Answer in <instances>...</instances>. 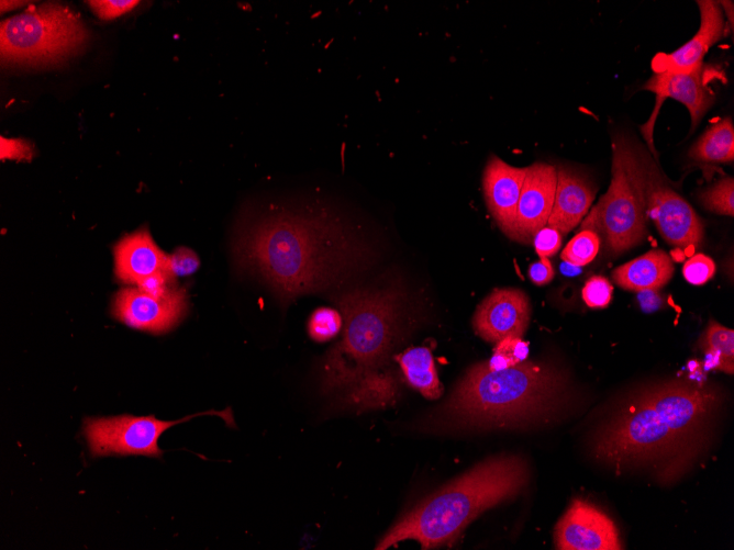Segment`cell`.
<instances>
[{
    "mask_svg": "<svg viewBox=\"0 0 734 550\" xmlns=\"http://www.w3.org/2000/svg\"><path fill=\"white\" fill-rule=\"evenodd\" d=\"M525 173L526 167H513L497 156L489 158L483 170L482 187L486 203L501 231L511 239L514 235L516 206Z\"/></svg>",
    "mask_w": 734,
    "mask_h": 550,
    "instance_id": "cell-16",
    "label": "cell"
},
{
    "mask_svg": "<svg viewBox=\"0 0 734 550\" xmlns=\"http://www.w3.org/2000/svg\"><path fill=\"white\" fill-rule=\"evenodd\" d=\"M215 415L227 426L235 427L230 407L223 411H207L188 415L177 420H160L155 416L119 415L114 417H89L84 422V435L91 457L138 454L160 458L159 436L168 428L197 416Z\"/></svg>",
    "mask_w": 734,
    "mask_h": 550,
    "instance_id": "cell-8",
    "label": "cell"
},
{
    "mask_svg": "<svg viewBox=\"0 0 734 550\" xmlns=\"http://www.w3.org/2000/svg\"><path fill=\"white\" fill-rule=\"evenodd\" d=\"M529 277L536 285H544L554 278V269L548 258H541L529 268Z\"/></svg>",
    "mask_w": 734,
    "mask_h": 550,
    "instance_id": "cell-33",
    "label": "cell"
},
{
    "mask_svg": "<svg viewBox=\"0 0 734 550\" xmlns=\"http://www.w3.org/2000/svg\"><path fill=\"white\" fill-rule=\"evenodd\" d=\"M531 315L527 295L520 289H494L478 305L472 317L475 332L489 343L509 337H522Z\"/></svg>",
    "mask_w": 734,
    "mask_h": 550,
    "instance_id": "cell-13",
    "label": "cell"
},
{
    "mask_svg": "<svg viewBox=\"0 0 734 550\" xmlns=\"http://www.w3.org/2000/svg\"><path fill=\"white\" fill-rule=\"evenodd\" d=\"M114 272L116 278L131 285L144 279L169 271V255L153 240L146 227L123 236L113 247Z\"/></svg>",
    "mask_w": 734,
    "mask_h": 550,
    "instance_id": "cell-17",
    "label": "cell"
},
{
    "mask_svg": "<svg viewBox=\"0 0 734 550\" xmlns=\"http://www.w3.org/2000/svg\"><path fill=\"white\" fill-rule=\"evenodd\" d=\"M529 479L530 469L522 457L488 458L421 500L397 520L375 549H388L408 539L418 541L422 549L449 543L481 513L515 497Z\"/></svg>",
    "mask_w": 734,
    "mask_h": 550,
    "instance_id": "cell-5",
    "label": "cell"
},
{
    "mask_svg": "<svg viewBox=\"0 0 734 550\" xmlns=\"http://www.w3.org/2000/svg\"><path fill=\"white\" fill-rule=\"evenodd\" d=\"M699 347L710 356L712 367L732 374L734 372V330L711 319L702 334Z\"/></svg>",
    "mask_w": 734,
    "mask_h": 550,
    "instance_id": "cell-22",
    "label": "cell"
},
{
    "mask_svg": "<svg viewBox=\"0 0 734 550\" xmlns=\"http://www.w3.org/2000/svg\"><path fill=\"white\" fill-rule=\"evenodd\" d=\"M557 183V170L545 162L526 167L516 206L513 239L530 243L547 224Z\"/></svg>",
    "mask_w": 734,
    "mask_h": 550,
    "instance_id": "cell-14",
    "label": "cell"
},
{
    "mask_svg": "<svg viewBox=\"0 0 734 550\" xmlns=\"http://www.w3.org/2000/svg\"><path fill=\"white\" fill-rule=\"evenodd\" d=\"M405 382L429 400L440 399L443 386L440 382L432 352L427 347H411L397 355Z\"/></svg>",
    "mask_w": 734,
    "mask_h": 550,
    "instance_id": "cell-20",
    "label": "cell"
},
{
    "mask_svg": "<svg viewBox=\"0 0 734 550\" xmlns=\"http://www.w3.org/2000/svg\"><path fill=\"white\" fill-rule=\"evenodd\" d=\"M236 250L242 266L282 301L325 290L368 256L342 221L316 204L270 206L243 229Z\"/></svg>",
    "mask_w": 734,
    "mask_h": 550,
    "instance_id": "cell-2",
    "label": "cell"
},
{
    "mask_svg": "<svg viewBox=\"0 0 734 550\" xmlns=\"http://www.w3.org/2000/svg\"><path fill=\"white\" fill-rule=\"evenodd\" d=\"M554 541L560 550H621L614 521L583 498H574L558 520Z\"/></svg>",
    "mask_w": 734,
    "mask_h": 550,
    "instance_id": "cell-10",
    "label": "cell"
},
{
    "mask_svg": "<svg viewBox=\"0 0 734 550\" xmlns=\"http://www.w3.org/2000/svg\"><path fill=\"white\" fill-rule=\"evenodd\" d=\"M674 273L672 261L661 249H652L646 254L615 268L613 281L631 291L658 290Z\"/></svg>",
    "mask_w": 734,
    "mask_h": 550,
    "instance_id": "cell-19",
    "label": "cell"
},
{
    "mask_svg": "<svg viewBox=\"0 0 734 550\" xmlns=\"http://www.w3.org/2000/svg\"><path fill=\"white\" fill-rule=\"evenodd\" d=\"M88 40V30L68 7L54 2L30 5L1 21V60L14 66L58 64L84 48Z\"/></svg>",
    "mask_w": 734,
    "mask_h": 550,
    "instance_id": "cell-7",
    "label": "cell"
},
{
    "mask_svg": "<svg viewBox=\"0 0 734 550\" xmlns=\"http://www.w3.org/2000/svg\"><path fill=\"white\" fill-rule=\"evenodd\" d=\"M700 9V27L693 37L670 54H657L652 61L654 72H690L703 66L708 49L724 34L723 10L720 2L697 1Z\"/></svg>",
    "mask_w": 734,
    "mask_h": 550,
    "instance_id": "cell-15",
    "label": "cell"
},
{
    "mask_svg": "<svg viewBox=\"0 0 734 550\" xmlns=\"http://www.w3.org/2000/svg\"><path fill=\"white\" fill-rule=\"evenodd\" d=\"M638 293H641L638 300L643 311L654 312L661 306L663 300L659 294H657V290H645Z\"/></svg>",
    "mask_w": 734,
    "mask_h": 550,
    "instance_id": "cell-34",
    "label": "cell"
},
{
    "mask_svg": "<svg viewBox=\"0 0 734 550\" xmlns=\"http://www.w3.org/2000/svg\"><path fill=\"white\" fill-rule=\"evenodd\" d=\"M92 12L101 20H113L135 8L137 0H91L87 1Z\"/></svg>",
    "mask_w": 734,
    "mask_h": 550,
    "instance_id": "cell-28",
    "label": "cell"
},
{
    "mask_svg": "<svg viewBox=\"0 0 734 550\" xmlns=\"http://www.w3.org/2000/svg\"><path fill=\"white\" fill-rule=\"evenodd\" d=\"M599 247V235L593 231L582 229L568 242L560 257L570 266L581 267L593 260Z\"/></svg>",
    "mask_w": 734,
    "mask_h": 550,
    "instance_id": "cell-23",
    "label": "cell"
},
{
    "mask_svg": "<svg viewBox=\"0 0 734 550\" xmlns=\"http://www.w3.org/2000/svg\"><path fill=\"white\" fill-rule=\"evenodd\" d=\"M612 293L613 287L608 279L593 276L587 280L582 289V299L589 307L603 308L611 302Z\"/></svg>",
    "mask_w": 734,
    "mask_h": 550,
    "instance_id": "cell-26",
    "label": "cell"
},
{
    "mask_svg": "<svg viewBox=\"0 0 734 550\" xmlns=\"http://www.w3.org/2000/svg\"><path fill=\"white\" fill-rule=\"evenodd\" d=\"M689 156L704 162H732L734 127L730 117L712 124L689 150Z\"/></svg>",
    "mask_w": 734,
    "mask_h": 550,
    "instance_id": "cell-21",
    "label": "cell"
},
{
    "mask_svg": "<svg viewBox=\"0 0 734 550\" xmlns=\"http://www.w3.org/2000/svg\"><path fill=\"white\" fill-rule=\"evenodd\" d=\"M337 305L342 337L322 361V391L357 411L392 405L400 388L391 359L408 328L403 292L396 285L359 287L342 293Z\"/></svg>",
    "mask_w": 734,
    "mask_h": 550,
    "instance_id": "cell-3",
    "label": "cell"
},
{
    "mask_svg": "<svg viewBox=\"0 0 734 550\" xmlns=\"http://www.w3.org/2000/svg\"><path fill=\"white\" fill-rule=\"evenodd\" d=\"M714 272L715 265L713 260L703 254L692 256L682 267L685 279L694 285L705 283L713 277Z\"/></svg>",
    "mask_w": 734,
    "mask_h": 550,
    "instance_id": "cell-27",
    "label": "cell"
},
{
    "mask_svg": "<svg viewBox=\"0 0 734 550\" xmlns=\"http://www.w3.org/2000/svg\"><path fill=\"white\" fill-rule=\"evenodd\" d=\"M34 146L22 138H5L1 136V159L32 160Z\"/></svg>",
    "mask_w": 734,
    "mask_h": 550,
    "instance_id": "cell-32",
    "label": "cell"
},
{
    "mask_svg": "<svg viewBox=\"0 0 734 550\" xmlns=\"http://www.w3.org/2000/svg\"><path fill=\"white\" fill-rule=\"evenodd\" d=\"M493 351L502 355L512 366H515L526 360L529 356V344L520 337L509 336L496 343Z\"/></svg>",
    "mask_w": 734,
    "mask_h": 550,
    "instance_id": "cell-30",
    "label": "cell"
},
{
    "mask_svg": "<svg viewBox=\"0 0 734 550\" xmlns=\"http://www.w3.org/2000/svg\"><path fill=\"white\" fill-rule=\"evenodd\" d=\"M343 327V318L337 310L319 307L313 311L308 321L310 337L319 343L334 338Z\"/></svg>",
    "mask_w": 734,
    "mask_h": 550,
    "instance_id": "cell-24",
    "label": "cell"
},
{
    "mask_svg": "<svg viewBox=\"0 0 734 550\" xmlns=\"http://www.w3.org/2000/svg\"><path fill=\"white\" fill-rule=\"evenodd\" d=\"M593 199L594 188L583 176L560 167L547 224L560 233L571 231L587 214Z\"/></svg>",
    "mask_w": 734,
    "mask_h": 550,
    "instance_id": "cell-18",
    "label": "cell"
},
{
    "mask_svg": "<svg viewBox=\"0 0 734 550\" xmlns=\"http://www.w3.org/2000/svg\"><path fill=\"white\" fill-rule=\"evenodd\" d=\"M187 305L184 289L176 288L163 298H155L138 288H125L114 298L113 315L132 328L162 334L179 323Z\"/></svg>",
    "mask_w": 734,
    "mask_h": 550,
    "instance_id": "cell-11",
    "label": "cell"
},
{
    "mask_svg": "<svg viewBox=\"0 0 734 550\" xmlns=\"http://www.w3.org/2000/svg\"><path fill=\"white\" fill-rule=\"evenodd\" d=\"M570 401L568 380L553 364L525 360L494 371L481 361L422 425L436 431L527 428L558 419Z\"/></svg>",
    "mask_w": 734,
    "mask_h": 550,
    "instance_id": "cell-4",
    "label": "cell"
},
{
    "mask_svg": "<svg viewBox=\"0 0 734 550\" xmlns=\"http://www.w3.org/2000/svg\"><path fill=\"white\" fill-rule=\"evenodd\" d=\"M721 403L716 389L689 380L636 390L597 425L591 454L618 474L648 469L659 482H675L709 447Z\"/></svg>",
    "mask_w": 734,
    "mask_h": 550,
    "instance_id": "cell-1",
    "label": "cell"
},
{
    "mask_svg": "<svg viewBox=\"0 0 734 550\" xmlns=\"http://www.w3.org/2000/svg\"><path fill=\"white\" fill-rule=\"evenodd\" d=\"M200 266L197 254L187 247H178L169 255L168 268L174 277L192 274Z\"/></svg>",
    "mask_w": 734,
    "mask_h": 550,
    "instance_id": "cell-29",
    "label": "cell"
},
{
    "mask_svg": "<svg viewBox=\"0 0 734 550\" xmlns=\"http://www.w3.org/2000/svg\"><path fill=\"white\" fill-rule=\"evenodd\" d=\"M534 248L541 258L556 254L561 245V234L554 227H543L533 237Z\"/></svg>",
    "mask_w": 734,
    "mask_h": 550,
    "instance_id": "cell-31",
    "label": "cell"
},
{
    "mask_svg": "<svg viewBox=\"0 0 734 550\" xmlns=\"http://www.w3.org/2000/svg\"><path fill=\"white\" fill-rule=\"evenodd\" d=\"M705 209L723 215H734V180L732 177L721 179L700 195Z\"/></svg>",
    "mask_w": 734,
    "mask_h": 550,
    "instance_id": "cell-25",
    "label": "cell"
},
{
    "mask_svg": "<svg viewBox=\"0 0 734 550\" xmlns=\"http://www.w3.org/2000/svg\"><path fill=\"white\" fill-rule=\"evenodd\" d=\"M710 75L703 66L690 72H655L643 86V89L656 94V105L652 117L642 126L644 138L655 158L657 153L653 144V128L661 102L675 99L686 105L691 116L693 130L709 106L713 102L711 90L707 87V76Z\"/></svg>",
    "mask_w": 734,
    "mask_h": 550,
    "instance_id": "cell-12",
    "label": "cell"
},
{
    "mask_svg": "<svg viewBox=\"0 0 734 550\" xmlns=\"http://www.w3.org/2000/svg\"><path fill=\"white\" fill-rule=\"evenodd\" d=\"M648 153L638 144L647 216L668 244L679 247L700 245L703 238L701 220L692 206L666 183Z\"/></svg>",
    "mask_w": 734,
    "mask_h": 550,
    "instance_id": "cell-9",
    "label": "cell"
},
{
    "mask_svg": "<svg viewBox=\"0 0 734 550\" xmlns=\"http://www.w3.org/2000/svg\"><path fill=\"white\" fill-rule=\"evenodd\" d=\"M610 187L581 224L600 234L607 249L621 254L640 244L646 235V202L638 144L624 134L612 143Z\"/></svg>",
    "mask_w": 734,
    "mask_h": 550,
    "instance_id": "cell-6",
    "label": "cell"
},
{
    "mask_svg": "<svg viewBox=\"0 0 734 550\" xmlns=\"http://www.w3.org/2000/svg\"><path fill=\"white\" fill-rule=\"evenodd\" d=\"M23 1H0L1 12L10 11L21 7Z\"/></svg>",
    "mask_w": 734,
    "mask_h": 550,
    "instance_id": "cell-35",
    "label": "cell"
}]
</instances>
